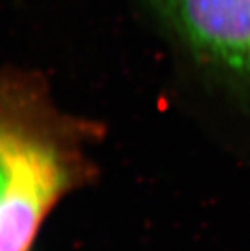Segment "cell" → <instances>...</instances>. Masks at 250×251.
Masks as SVG:
<instances>
[{
  "label": "cell",
  "instance_id": "cell-1",
  "mask_svg": "<svg viewBox=\"0 0 250 251\" xmlns=\"http://www.w3.org/2000/svg\"><path fill=\"white\" fill-rule=\"evenodd\" d=\"M74 179L73 140L55 113L0 90V251H32Z\"/></svg>",
  "mask_w": 250,
  "mask_h": 251
},
{
  "label": "cell",
  "instance_id": "cell-2",
  "mask_svg": "<svg viewBox=\"0 0 250 251\" xmlns=\"http://www.w3.org/2000/svg\"><path fill=\"white\" fill-rule=\"evenodd\" d=\"M194 50L250 86V0H162Z\"/></svg>",
  "mask_w": 250,
  "mask_h": 251
}]
</instances>
